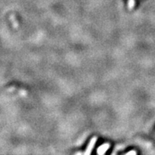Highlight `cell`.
<instances>
[{"label":"cell","mask_w":155,"mask_h":155,"mask_svg":"<svg viewBox=\"0 0 155 155\" xmlns=\"http://www.w3.org/2000/svg\"><path fill=\"white\" fill-rule=\"evenodd\" d=\"M97 140V138L96 136L94 137L93 139H91L90 142H89L88 147H87V148H86V152L84 153L85 154H90L91 152H92V150H93V149H94V146H95V144H96Z\"/></svg>","instance_id":"1"},{"label":"cell","mask_w":155,"mask_h":155,"mask_svg":"<svg viewBox=\"0 0 155 155\" xmlns=\"http://www.w3.org/2000/svg\"><path fill=\"white\" fill-rule=\"evenodd\" d=\"M110 144H108V143H104V144L101 145V146L99 147V148L97 149V154H104V153L108 150Z\"/></svg>","instance_id":"2"},{"label":"cell","mask_w":155,"mask_h":155,"mask_svg":"<svg viewBox=\"0 0 155 155\" xmlns=\"http://www.w3.org/2000/svg\"><path fill=\"white\" fill-rule=\"evenodd\" d=\"M10 20L12 22V25L14 27V29H18V23L17 22V20L15 19V17L13 14H11V16H10Z\"/></svg>","instance_id":"3"},{"label":"cell","mask_w":155,"mask_h":155,"mask_svg":"<svg viewBox=\"0 0 155 155\" xmlns=\"http://www.w3.org/2000/svg\"><path fill=\"white\" fill-rule=\"evenodd\" d=\"M135 0H128V9L131 10L132 8H134V6H135Z\"/></svg>","instance_id":"4"},{"label":"cell","mask_w":155,"mask_h":155,"mask_svg":"<svg viewBox=\"0 0 155 155\" xmlns=\"http://www.w3.org/2000/svg\"><path fill=\"white\" fill-rule=\"evenodd\" d=\"M136 154V152H135V151H130V152L126 153V154Z\"/></svg>","instance_id":"5"}]
</instances>
